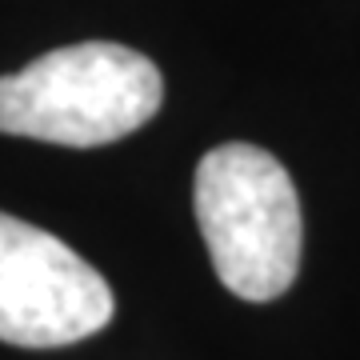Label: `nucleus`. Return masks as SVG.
<instances>
[{"label":"nucleus","instance_id":"f257e3e1","mask_svg":"<svg viewBox=\"0 0 360 360\" xmlns=\"http://www.w3.org/2000/svg\"><path fill=\"white\" fill-rule=\"evenodd\" d=\"M160 68L136 49L84 40L0 77V132L65 148H101L160 112Z\"/></svg>","mask_w":360,"mask_h":360},{"label":"nucleus","instance_id":"f03ea898","mask_svg":"<svg viewBox=\"0 0 360 360\" xmlns=\"http://www.w3.org/2000/svg\"><path fill=\"white\" fill-rule=\"evenodd\" d=\"M196 224L220 284L240 300H276L300 272L304 220L292 176L257 144H220L196 165Z\"/></svg>","mask_w":360,"mask_h":360},{"label":"nucleus","instance_id":"7ed1b4c3","mask_svg":"<svg viewBox=\"0 0 360 360\" xmlns=\"http://www.w3.org/2000/svg\"><path fill=\"white\" fill-rule=\"evenodd\" d=\"M112 288L52 232L0 212V340L65 348L112 321Z\"/></svg>","mask_w":360,"mask_h":360}]
</instances>
